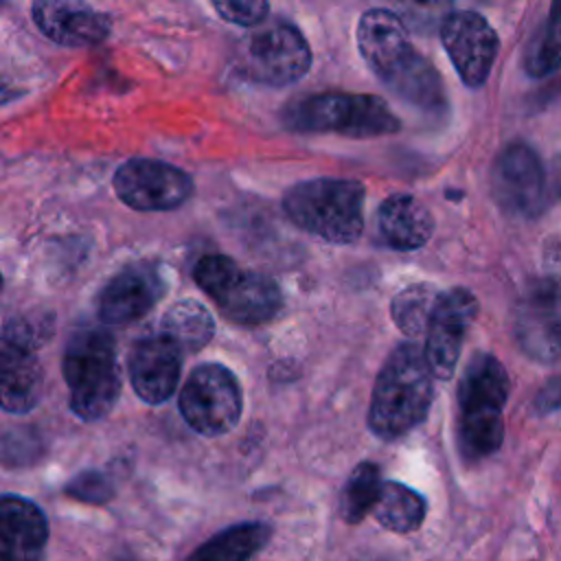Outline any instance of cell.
Returning <instances> with one entry per match:
<instances>
[{
	"label": "cell",
	"mask_w": 561,
	"mask_h": 561,
	"mask_svg": "<svg viewBox=\"0 0 561 561\" xmlns=\"http://www.w3.org/2000/svg\"><path fill=\"white\" fill-rule=\"evenodd\" d=\"M357 48L377 79L399 99L432 114L445 110L440 75L416 53L408 26L394 11L368 9L357 24Z\"/></svg>",
	"instance_id": "6da1fadb"
},
{
	"label": "cell",
	"mask_w": 561,
	"mask_h": 561,
	"mask_svg": "<svg viewBox=\"0 0 561 561\" xmlns=\"http://www.w3.org/2000/svg\"><path fill=\"white\" fill-rule=\"evenodd\" d=\"M434 373L425 351L416 344H399L377 375L368 408V425L375 436L394 440L416 427L432 405Z\"/></svg>",
	"instance_id": "7a4b0ae2"
},
{
	"label": "cell",
	"mask_w": 561,
	"mask_h": 561,
	"mask_svg": "<svg viewBox=\"0 0 561 561\" xmlns=\"http://www.w3.org/2000/svg\"><path fill=\"white\" fill-rule=\"evenodd\" d=\"M511 381L502 362L491 353H476L458 386V449L467 462L495 454L504 440V405Z\"/></svg>",
	"instance_id": "3957f363"
},
{
	"label": "cell",
	"mask_w": 561,
	"mask_h": 561,
	"mask_svg": "<svg viewBox=\"0 0 561 561\" xmlns=\"http://www.w3.org/2000/svg\"><path fill=\"white\" fill-rule=\"evenodd\" d=\"M61 370L79 419L99 421L112 412L121 394V368L114 337L103 327L88 324L70 333Z\"/></svg>",
	"instance_id": "277c9868"
},
{
	"label": "cell",
	"mask_w": 561,
	"mask_h": 561,
	"mask_svg": "<svg viewBox=\"0 0 561 561\" xmlns=\"http://www.w3.org/2000/svg\"><path fill=\"white\" fill-rule=\"evenodd\" d=\"M364 197L357 180L316 178L291 186L283 208L305 232L329 243H353L364 230Z\"/></svg>",
	"instance_id": "5b68a950"
},
{
	"label": "cell",
	"mask_w": 561,
	"mask_h": 561,
	"mask_svg": "<svg viewBox=\"0 0 561 561\" xmlns=\"http://www.w3.org/2000/svg\"><path fill=\"white\" fill-rule=\"evenodd\" d=\"M283 121L302 134H340L351 138L388 136L401 129L397 114L381 96L322 92L294 101Z\"/></svg>",
	"instance_id": "8992f818"
},
{
	"label": "cell",
	"mask_w": 561,
	"mask_h": 561,
	"mask_svg": "<svg viewBox=\"0 0 561 561\" xmlns=\"http://www.w3.org/2000/svg\"><path fill=\"white\" fill-rule=\"evenodd\" d=\"M193 278L219 307L221 316L241 327L272 320L283 305L278 285L259 272L241 270L224 254H206L195 263Z\"/></svg>",
	"instance_id": "52a82bcc"
},
{
	"label": "cell",
	"mask_w": 561,
	"mask_h": 561,
	"mask_svg": "<svg viewBox=\"0 0 561 561\" xmlns=\"http://www.w3.org/2000/svg\"><path fill=\"white\" fill-rule=\"evenodd\" d=\"M239 61L250 81L280 88L296 83L307 75L311 50L291 22L272 20L243 42Z\"/></svg>",
	"instance_id": "ba28073f"
},
{
	"label": "cell",
	"mask_w": 561,
	"mask_h": 561,
	"mask_svg": "<svg viewBox=\"0 0 561 561\" xmlns=\"http://www.w3.org/2000/svg\"><path fill=\"white\" fill-rule=\"evenodd\" d=\"M513 335L526 357L552 364L561 357V278H530L513 305Z\"/></svg>",
	"instance_id": "9c48e42d"
},
{
	"label": "cell",
	"mask_w": 561,
	"mask_h": 561,
	"mask_svg": "<svg viewBox=\"0 0 561 561\" xmlns=\"http://www.w3.org/2000/svg\"><path fill=\"white\" fill-rule=\"evenodd\" d=\"M178 403L184 421L195 432L221 436L239 423L243 408L241 386L226 366L202 364L188 375Z\"/></svg>",
	"instance_id": "30bf717a"
},
{
	"label": "cell",
	"mask_w": 561,
	"mask_h": 561,
	"mask_svg": "<svg viewBox=\"0 0 561 561\" xmlns=\"http://www.w3.org/2000/svg\"><path fill=\"white\" fill-rule=\"evenodd\" d=\"M491 193L495 204L515 219H537L550 199L548 173L533 147L508 142L491 167Z\"/></svg>",
	"instance_id": "8fae6325"
},
{
	"label": "cell",
	"mask_w": 561,
	"mask_h": 561,
	"mask_svg": "<svg viewBox=\"0 0 561 561\" xmlns=\"http://www.w3.org/2000/svg\"><path fill=\"white\" fill-rule=\"evenodd\" d=\"M114 191L134 210H175L193 195V180L169 162L131 158L116 169Z\"/></svg>",
	"instance_id": "7c38bea8"
},
{
	"label": "cell",
	"mask_w": 561,
	"mask_h": 561,
	"mask_svg": "<svg viewBox=\"0 0 561 561\" xmlns=\"http://www.w3.org/2000/svg\"><path fill=\"white\" fill-rule=\"evenodd\" d=\"M438 33L462 83L469 88L484 85L500 50L493 26L476 11H454Z\"/></svg>",
	"instance_id": "4fadbf2b"
},
{
	"label": "cell",
	"mask_w": 561,
	"mask_h": 561,
	"mask_svg": "<svg viewBox=\"0 0 561 561\" xmlns=\"http://www.w3.org/2000/svg\"><path fill=\"white\" fill-rule=\"evenodd\" d=\"M478 316V300L465 287H454L438 296L427 331L425 357L438 379H449L460 359L465 335Z\"/></svg>",
	"instance_id": "5bb4252c"
},
{
	"label": "cell",
	"mask_w": 561,
	"mask_h": 561,
	"mask_svg": "<svg viewBox=\"0 0 561 561\" xmlns=\"http://www.w3.org/2000/svg\"><path fill=\"white\" fill-rule=\"evenodd\" d=\"M167 280L156 263H131L116 272L96 298V313L103 324H131L145 318L164 296Z\"/></svg>",
	"instance_id": "9a60e30c"
},
{
	"label": "cell",
	"mask_w": 561,
	"mask_h": 561,
	"mask_svg": "<svg viewBox=\"0 0 561 561\" xmlns=\"http://www.w3.org/2000/svg\"><path fill=\"white\" fill-rule=\"evenodd\" d=\"M182 355V346L162 331L138 340L127 357L134 392L151 405L167 401L180 381Z\"/></svg>",
	"instance_id": "2e32d148"
},
{
	"label": "cell",
	"mask_w": 561,
	"mask_h": 561,
	"mask_svg": "<svg viewBox=\"0 0 561 561\" xmlns=\"http://www.w3.org/2000/svg\"><path fill=\"white\" fill-rule=\"evenodd\" d=\"M35 26L66 48L96 46L110 35V18L83 0H35L31 7Z\"/></svg>",
	"instance_id": "e0dca14e"
},
{
	"label": "cell",
	"mask_w": 561,
	"mask_h": 561,
	"mask_svg": "<svg viewBox=\"0 0 561 561\" xmlns=\"http://www.w3.org/2000/svg\"><path fill=\"white\" fill-rule=\"evenodd\" d=\"M44 373L35 346L2 335L0 394L2 408L11 414H24L39 401Z\"/></svg>",
	"instance_id": "ac0fdd59"
},
{
	"label": "cell",
	"mask_w": 561,
	"mask_h": 561,
	"mask_svg": "<svg viewBox=\"0 0 561 561\" xmlns=\"http://www.w3.org/2000/svg\"><path fill=\"white\" fill-rule=\"evenodd\" d=\"M2 561H39L48 541L44 513L28 500L4 495L0 508Z\"/></svg>",
	"instance_id": "d6986e66"
},
{
	"label": "cell",
	"mask_w": 561,
	"mask_h": 561,
	"mask_svg": "<svg viewBox=\"0 0 561 561\" xmlns=\"http://www.w3.org/2000/svg\"><path fill=\"white\" fill-rule=\"evenodd\" d=\"M377 228L392 250H416L432 237L434 219L416 197L394 193L379 206Z\"/></svg>",
	"instance_id": "ffe728a7"
},
{
	"label": "cell",
	"mask_w": 561,
	"mask_h": 561,
	"mask_svg": "<svg viewBox=\"0 0 561 561\" xmlns=\"http://www.w3.org/2000/svg\"><path fill=\"white\" fill-rule=\"evenodd\" d=\"M272 530L263 522H243L217 533L213 539L202 543L186 561H248L259 552Z\"/></svg>",
	"instance_id": "44dd1931"
},
{
	"label": "cell",
	"mask_w": 561,
	"mask_h": 561,
	"mask_svg": "<svg viewBox=\"0 0 561 561\" xmlns=\"http://www.w3.org/2000/svg\"><path fill=\"white\" fill-rule=\"evenodd\" d=\"M375 519L392 533H414L425 517V500L401 482H383L381 495L373 508Z\"/></svg>",
	"instance_id": "7402d4cb"
},
{
	"label": "cell",
	"mask_w": 561,
	"mask_h": 561,
	"mask_svg": "<svg viewBox=\"0 0 561 561\" xmlns=\"http://www.w3.org/2000/svg\"><path fill=\"white\" fill-rule=\"evenodd\" d=\"M160 331L173 337L184 353H195L210 342L215 324L206 307L195 300H180L162 316Z\"/></svg>",
	"instance_id": "603a6c76"
},
{
	"label": "cell",
	"mask_w": 561,
	"mask_h": 561,
	"mask_svg": "<svg viewBox=\"0 0 561 561\" xmlns=\"http://www.w3.org/2000/svg\"><path fill=\"white\" fill-rule=\"evenodd\" d=\"M381 471L375 462H359L353 473L348 476L344 491H342V517L348 524H357L362 522L377 504L379 495H381Z\"/></svg>",
	"instance_id": "cb8c5ba5"
},
{
	"label": "cell",
	"mask_w": 561,
	"mask_h": 561,
	"mask_svg": "<svg viewBox=\"0 0 561 561\" xmlns=\"http://www.w3.org/2000/svg\"><path fill=\"white\" fill-rule=\"evenodd\" d=\"M440 294L430 285H410L401 289L392 300V320L410 337H416L427 331L434 305Z\"/></svg>",
	"instance_id": "d4e9b609"
},
{
	"label": "cell",
	"mask_w": 561,
	"mask_h": 561,
	"mask_svg": "<svg viewBox=\"0 0 561 561\" xmlns=\"http://www.w3.org/2000/svg\"><path fill=\"white\" fill-rule=\"evenodd\" d=\"M561 66V24L546 20L530 37L524 53V68L539 79Z\"/></svg>",
	"instance_id": "484cf974"
},
{
	"label": "cell",
	"mask_w": 561,
	"mask_h": 561,
	"mask_svg": "<svg viewBox=\"0 0 561 561\" xmlns=\"http://www.w3.org/2000/svg\"><path fill=\"white\" fill-rule=\"evenodd\" d=\"M392 4L403 24L419 35L440 31L443 22L454 13V0H392Z\"/></svg>",
	"instance_id": "4316f807"
},
{
	"label": "cell",
	"mask_w": 561,
	"mask_h": 561,
	"mask_svg": "<svg viewBox=\"0 0 561 561\" xmlns=\"http://www.w3.org/2000/svg\"><path fill=\"white\" fill-rule=\"evenodd\" d=\"M217 15L237 26H259L267 20V0H210Z\"/></svg>",
	"instance_id": "83f0119b"
},
{
	"label": "cell",
	"mask_w": 561,
	"mask_h": 561,
	"mask_svg": "<svg viewBox=\"0 0 561 561\" xmlns=\"http://www.w3.org/2000/svg\"><path fill=\"white\" fill-rule=\"evenodd\" d=\"M70 497L79 500V502H88V504H105L112 500L114 495V486L110 482V478L101 471H83L79 476H75L66 489H64Z\"/></svg>",
	"instance_id": "f1b7e54d"
},
{
	"label": "cell",
	"mask_w": 561,
	"mask_h": 561,
	"mask_svg": "<svg viewBox=\"0 0 561 561\" xmlns=\"http://www.w3.org/2000/svg\"><path fill=\"white\" fill-rule=\"evenodd\" d=\"M537 410L541 414H548L552 410H557L561 405V377H554L550 379L537 394V401H535Z\"/></svg>",
	"instance_id": "f546056e"
},
{
	"label": "cell",
	"mask_w": 561,
	"mask_h": 561,
	"mask_svg": "<svg viewBox=\"0 0 561 561\" xmlns=\"http://www.w3.org/2000/svg\"><path fill=\"white\" fill-rule=\"evenodd\" d=\"M548 184H550V195L561 204V153L550 164Z\"/></svg>",
	"instance_id": "4dcf8cb0"
},
{
	"label": "cell",
	"mask_w": 561,
	"mask_h": 561,
	"mask_svg": "<svg viewBox=\"0 0 561 561\" xmlns=\"http://www.w3.org/2000/svg\"><path fill=\"white\" fill-rule=\"evenodd\" d=\"M550 22H554V24H561V0H552V4H550V18H548Z\"/></svg>",
	"instance_id": "1f68e13d"
},
{
	"label": "cell",
	"mask_w": 561,
	"mask_h": 561,
	"mask_svg": "<svg viewBox=\"0 0 561 561\" xmlns=\"http://www.w3.org/2000/svg\"><path fill=\"white\" fill-rule=\"evenodd\" d=\"M118 561H134V559H127V557H121Z\"/></svg>",
	"instance_id": "d6a6232c"
}]
</instances>
